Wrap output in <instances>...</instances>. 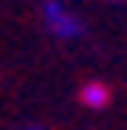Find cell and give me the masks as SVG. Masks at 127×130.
I'll return each mask as SVG.
<instances>
[{"instance_id": "obj_2", "label": "cell", "mask_w": 127, "mask_h": 130, "mask_svg": "<svg viewBox=\"0 0 127 130\" xmlns=\"http://www.w3.org/2000/svg\"><path fill=\"white\" fill-rule=\"evenodd\" d=\"M80 105L84 108H91V112H98V108H105L109 105V87L102 83V79H87V83L80 87Z\"/></svg>"}, {"instance_id": "obj_4", "label": "cell", "mask_w": 127, "mask_h": 130, "mask_svg": "<svg viewBox=\"0 0 127 130\" xmlns=\"http://www.w3.org/2000/svg\"><path fill=\"white\" fill-rule=\"evenodd\" d=\"M113 4H120V0H113Z\"/></svg>"}, {"instance_id": "obj_1", "label": "cell", "mask_w": 127, "mask_h": 130, "mask_svg": "<svg viewBox=\"0 0 127 130\" xmlns=\"http://www.w3.org/2000/svg\"><path fill=\"white\" fill-rule=\"evenodd\" d=\"M40 25L47 36H55L58 43H73L84 36V18L76 14L66 0H44L40 4Z\"/></svg>"}, {"instance_id": "obj_3", "label": "cell", "mask_w": 127, "mask_h": 130, "mask_svg": "<svg viewBox=\"0 0 127 130\" xmlns=\"http://www.w3.org/2000/svg\"><path fill=\"white\" fill-rule=\"evenodd\" d=\"M26 130H40V126H26Z\"/></svg>"}]
</instances>
